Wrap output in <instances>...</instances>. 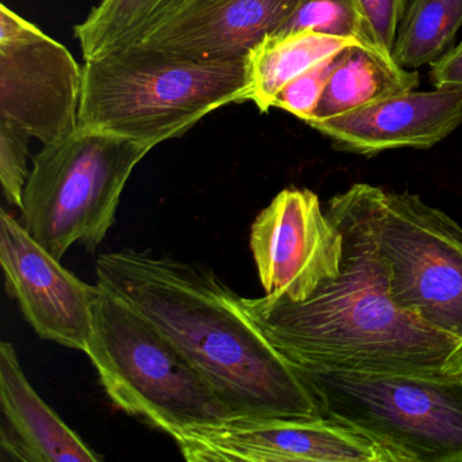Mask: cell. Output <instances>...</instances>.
Masks as SVG:
<instances>
[{"mask_svg":"<svg viewBox=\"0 0 462 462\" xmlns=\"http://www.w3.org/2000/svg\"><path fill=\"white\" fill-rule=\"evenodd\" d=\"M97 285L161 328L236 419L323 418L299 370L209 267L148 251L101 254Z\"/></svg>","mask_w":462,"mask_h":462,"instance_id":"6da1fadb","label":"cell"},{"mask_svg":"<svg viewBox=\"0 0 462 462\" xmlns=\"http://www.w3.org/2000/svg\"><path fill=\"white\" fill-rule=\"evenodd\" d=\"M327 215L343 234L340 273L304 301L245 299L243 305L267 339L299 366L348 370L462 369V339L400 310L389 274L365 224L345 193Z\"/></svg>","mask_w":462,"mask_h":462,"instance_id":"7a4b0ae2","label":"cell"},{"mask_svg":"<svg viewBox=\"0 0 462 462\" xmlns=\"http://www.w3.org/2000/svg\"><path fill=\"white\" fill-rule=\"evenodd\" d=\"M245 59L199 61L142 44L85 60L79 125L152 150L205 116L245 102Z\"/></svg>","mask_w":462,"mask_h":462,"instance_id":"3957f363","label":"cell"},{"mask_svg":"<svg viewBox=\"0 0 462 462\" xmlns=\"http://www.w3.org/2000/svg\"><path fill=\"white\" fill-rule=\"evenodd\" d=\"M294 366L323 418L380 443L396 462H462V369Z\"/></svg>","mask_w":462,"mask_h":462,"instance_id":"277c9868","label":"cell"},{"mask_svg":"<svg viewBox=\"0 0 462 462\" xmlns=\"http://www.w3.org/2000/svg\"><path fill=\"white\" fill-rule=\"evenodd\" d=\"M85 353L120 410L172 438L236 419L161 328L102 288Z\"/></svg>","mask_w":462,"mask_h":462,"instance_id":"5b68a950","label":"cell"},{"mask_svg":"<svg viewBox=\"0 0 462 462\" xmlns=\"http://www.w3.org/2000/svg\"><path fill=\"white\" fill-rule=\"evenodd\" d=\"M151 148L78 126L34 156L23 188V226L56 259L75 243L94 251L116 220L124 188Z\"/></svg>","mask_w":462,"mask_h":462,"instance_id":"8992f818","label":"cell"},{"mask_svg":"<svg viewBox=\"0 0 462 462\" xmlns=\"http://www.w3.org/2000/svg\"><path fill=\"white\" fill-rule=\"evenodd\" d=\"M345 194L388 267L394 304L462 339V226L408 191L356 183Z\"/></svg>","mask_w":462,"mask_h":462,"instance_id":"52a82bcc","label":"cell"},{"mask_svg":"<svg viewBox=\"0 0 462 462\" xmlns=\"http://www.w3.org/2000/svg\"><path fill=\"white\" fill-rule=\"evenodd\" d=\"M83 67L64 45L2 5L0 118L44 145L79 126Z\"/></svg>","mask_w":462,"mask_h":462,"instance_id":"ba28073f","label":"cell"},{"mask_svg":"<svg viewBox=\"0 0 462 462\" xmlns=\"http://www.w3.org/2000/svg\"><path fill=\"white\" fill-rule=\"evenodd\" d=\"M250 247L266 296L304 301L339 275L343 234L318 194L285 189L254 221Z\"/></svg>","mask_w":462,"mask_h":462,"instance_id":"9c48e42d","label":"cell"},{"mask_svg":"<svg viewBox=\"0 0 462 462\" xmlns=\"http://www.w3.org/2000/svg\"><path fill=\"white\" fill-rule=\"evenodd\" d=\"M174 439L191 462H396L380 443L327 418L234 419Z\"/></svg>","mask_w":462,"mask_h":462,"instance_id":"30bf717a","label":"cell"},{"mask_svg":"<svg viewBox=\"0 0 462 462\" xmlns=\"http://www.w3.org/2000/svg\"><path fill=\"white\" fill-rule=\"evenodd\" d=\"M0 263L7 293L39 337L85 351L101 288L61 266L6 210L0 212Z\"/></svg>","mask_w":462,"mask_h":462,"instance_id":"8fae6325","label":"cell"},{"mask_svg":"<svg viewBox=\"0 0 462 462\" xmlns=\"http://www.w3.org/2000/svg\"><path fill=\"white\" fill-rule=\"evenodd\" d=\"M462 124V91H408L370 106L310 124L337 150L374 156L383 151L429 150Z\"/></svg>","mask_w":462,"mask_h":462,"instance_id":"7c38bea8","label":"cell"},{"mask_svg":"<svg viewBox=\"0 0 462 462\" xmlns=\"http://www.w3.org/2000/svg\"><path fill=\"white\" fill-rule=\"evenodd\" d=\"M300 0H189L139 44L190 60L245 58Z\"/></svg>","mask_w":462,"mask_h":462,"instance_id":"4fadbf2b","label":"cell"},{"mask_svg":"<svg viewBox=\"0 0 462 462\" xmlns=\"http://www.w3.org/2000/svg\"><path fill=\"white\" fill-rule=\"evenodd\" d=\"M0 402L5 421L2 448L33 462H97L82 438L40 397L29 383L10 342L0 345Z\"/></svg>","mask_w":462,"mask_h":462,"instance_id":"5bb4252c","label":"cell"},{"mask_svg":"<svg viewBox=\"0 0 462 462\" xmlns=\"http://www.w3.org/2000/svg\"><path fill=\"white\" fill-rule=\"evenodd\" d=\"M419 74L400 66L388 51L354 44L343 51L308 125L415 90Z\"/></svg>","mask_w":462,"mask_h":462,"instance_id":"9a60e30c","label":"cell"},{"mask_svg":"<svg viewBox=\"0 0 462 462\" xmlns=\"http://www.w3.org/2000/svg\"><path fill=\"white\" fill-rule=\"evenodd\" d=\"M354 44L364 42L313 31L267 34L245 58V102H254L261 113L269 112L288 83Z\"/></svg>","mask_w":462,"mask_h":462,"instance_id":"2e32d148","label":"cell"},{"mask_svg":"<svg viewBox=\"0 0 462 462\" xmlns=\"http://www.w3.org/2000/svg\"><path fill=\"white\" fill-rule=\"evenodd\" d=\"M189 0H101L75 37L85 60L139 44Z\"/></svg>","mask_w":462,"mask_h":462,"instance_id":"e0dca14e","label":"cell"},{"mask_svg":"<svg viewBox=\"0 0 462 462\" xmlns=\"http://www.w3.org/2000/svg\"><path fill=\"white\" fill-rule=\"evenodd\" d=\"M462 0H407L392 56L405 69L431 66L454 47Z\"/></svg>","mask_w":462,"mask_h":462,"instance_id":"ac0fdd59","label":"cell"},{"mask_svg":"<svg viewBox=\"0 0 462 462\" xmlns=\"http://www.w3.org/2000/svg\"><path fill=\"white\" fill-rule=\"evenodd\" d=\"M299 31H313L374 44L356 0H300L293 14L275 33Z\"/></svg>","mask_w":462,"mask_h":462,"instance_id":"d6986e66","label":"cell"},{"mask_svg":"<svg viewBox=\"0 0 462 462\" xmlns=\"http://www.w3.org/2000/svg\"><path fill=\"white\" fill-rule=\"evenodd\" d=\"M343 51L337 55L331 56L326 60L316 64L304 74L285 86L281 93L275 97L273 107L285 110L299 117L300 120L310 121L313 117L321 94L331 78L332 72L337 69L342 59Z\"/></svg>","mask_w":462,"mask_h":462,"instance_id":"ffe728a7","label":"cell"},{"mask_svg":"<svg viewBox=\"0 0 462 462\" xmlns=\"http://www.w3.org/2000/svg\"><path fill=\"white\" fill-rule=\"evenodd\" d=\"M31 134L0 118V180L9 204L21 208L29 174L28 147Z\"/></svg>","mask_w":462,"mask_h":462,"instance_id":"44dd1931","label":"cell"},{"mask_svg":"<svg viewBox=\"0 0 462 462\" xmlns=\"http://www.w3.org/2000/svg\"><path fill=\"white\" fill-rule=\"evenodd\" d=\"M370 39L392 53L407 0H356Z\"/></svg>","mask_w":462,"mask_h":462,"instance_id":"7402d4cb","label":"cell"},{"mask_svg":"<svg viewBox=\"0 0 462 462\" xmlns=\"http://www.w3.org/2000/svg\"><path fill=\"white\" fill-rule=\"evenodd\" d=\"M430 67V82L435 88L462 91V42Z\"/></svg>","mask_w":462,"mask_h":462,"instance_id":"603a6c76","label":"cell"}]
</instances>
